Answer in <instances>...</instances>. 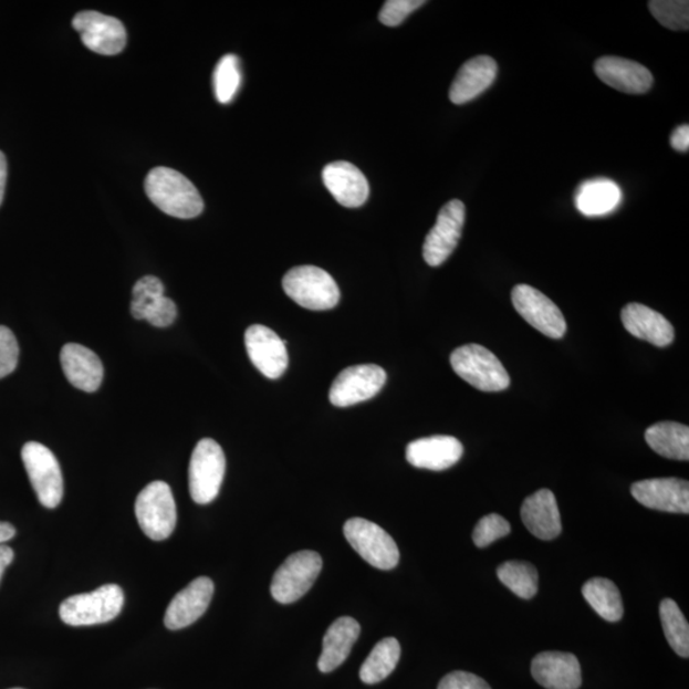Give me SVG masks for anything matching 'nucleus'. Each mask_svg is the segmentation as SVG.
<instances>
[{"label": "nucleus", "instance_id": "nucleus-11", "mask_svg": "<svg viewBox=\"0 0 689 689\" xmlns=\"http://www.w3.org/2000/svg\"><path fill=\"white\" fill-rule=\"evenodd\" d=\"M514 310L543 335L562 338L567 331L564 315L550 297L530 285H518L512 290Z\"/></svg>", "mask_w": 689, "mask_h": 689}, {"label": "nucleus", "instance_id": "nucleus-42", "mask_svg": "<svg viewBox=\"0 0 689 689\" xmlns=\"http://www.w3.org/2000/svg\"><path fill=\"white\" fill-rule=\"evenodd\" d=\"M7 182V160L2 152H0V205L3 202Z\"/></svg>", "mask_w": 689, "mask_h": 689}, {"label": "nucleus", "instance_id": "nucleus-44", "mask_svg": "<svg viewBox=\"0 0 689 689\" xmlns=\"http://www.w3.org/2000/svg\"><path fill=\"white\" fill-rule=\"evenodd\" d=\"M12 689H23V688H12Z\"/></svg>", "mask_w": 689, "mask_h": 689}, {"label": "nucleus", "instance_id": "nucleus-17", "mask_svg": "<svg viewBox=\"0 0 689 689\" xmlns=\"http://www.w3.org/2000/svg\"><path fill=\"white\" fill-rule=\"evenodd\" d=\"M531 674L546 689H578L583 685L580 661L574 654L541 653L531 664Z\"/></svg>", "mask_w": 689, "mask_h": 689}, {"label": "nucleus", "instance_id": "nucleus-12", "mask_svg": "<svg viewBox=\"0 0 689 689\" xmlns=\"http://www.w3.org/2000/svg\"><path fill=\"white\" fill-rule=\"evenodd\" d=\"M80 32L82 43L102 55H116L127 45V31L124 24L112 15L95 11L80 12L72 21Z\"/></svg>", "mask_w": 689, "mask_h": 689}, {"label": "nucleus", "instance_id": "nucleus-9", "mask_svg": "<svg viewBox=\"0 0 689 689\" xmlns=\"http://www.w3.org/2000/svg\"><path fill=\"white\" fill-rule=\"evenodd\" d=\"M22 461L39 502L46 509L58 508L62 502L64 484L54 453L44 445L29 442L22 448Z\"/></svg>", "mask_w": 689, "mask_h": 689}, {"label": "nucleus", "instance_id": "nucleus-27", "mask_svg": "<svg viewBox=\"0 0 689 689\" xmlns=\"http://www.w3.org/2000/svg\"><path fill=\"white\" fill-rule=\"evenodd\" d=\"M620 189L609 179H595L584 182L576 196V206L585 216L607 215L620 203Z\"/></svg>", "mask_w": 689, "mask_h": 689}, {"label": "nucleus", "instance_id": "nucleus-24", "mask_svg": "<svg viewBox=\"0 0 689 689\" xmlns=\"http://www.w3.org/2000/svg\"><path fill=\"white\" fill-rule=\"evenodd\" d=\"M498 65L493 58L479 55L461 66L450 90L451 102L462 105L483 94L493 85Z\"/></svg>", "mask_w": 689, "mask_h": 689}, {"label": "nucleus", "instance_id": "nucleus-15", "mask_svg": "<svg viewBox=\"0 0 689 689\" xmlns=\"http://www.w3.org/2000/svg\"><path fill=\"white\" fill-rule=\"evenodd\" d=\"M635 500L647 509L689 513V483L677 478H658L637 481L630 487Z\"/></svg>", "mask_w": 689, "mask_h": 689}, {"label": "nucleus", "instance_id": "nucleus-8", "mask_svg": "<svg viewBox=\"0 0 689 689\" xmlns=\"http://www.w3.org/2000/svg\"><path fill=\"white\" fill-rule=\"evenodd\" d=\"M322 557L317 552L301 551L290 555L273 575L271 595L280 604H292L311 591L321 574Z\"/></svg>", "mask_w": 689, "mask_h": 689}, {"label": "nucleus", "instance_id": "nucleus-40", "mask_svg": "<svg viewBox=\"0 0 689 689\" xmlns=\"http://www.w3.org/2000/svg\"><path fill=\"white\" fill-rule=\"evenodd\" d=\"M670 144L679 153H688L689 149V126L685 124V126L678 127L674 133H671Z\"/></svg>", "mask_w": 689, "mask_h": 689}, {"label": "nucleus", "instance_id": "nucleus-32", "mask_svg": "<svg viewBox=\"0 0 689 689\" xmlns=\"http://www.w3.org/2000/svg\"><path fill=\"white\" fill-rule=\"evenodd\" d=\"M240 83H242V72L236 55L228 54L222 56L213 72V91L216 98L221 104H229L236 97Z\"/></svg>", "mask_w": 689, "mask_h": 689}, {"label": "nucleus", "instance_id": "nucleus-3", "mask_svg": "<svg viewBox=\"0 0 689 689\" xmlns=\"http://www.w3.org/2000/svg\"><path fill=\"white\" fill-rule=\"evenodd\" d=\"M124 594L118 585H104L88 594L69 597L61 604L60 616L73 627L107 624L119 616Z\"/></svg>", "mask_w": 689, "mask_h": 689}, {"label": "nucleus", "instance_id": "nucleus-21", "mask_svg": "<svg viewBox=\"0 0 689 689\" xmlns=\"http://www.w3.org/2000/svg\"><path fill=\"white\" fill-rule=\"evenodd\" d=\"M64 376L81 392L95 393L102 386L104 367L98 356L88 347L66 344L61 352Z\"/></svg>", "mask_w": 689, "mask_h": 689}, {"label": "nucleus", "instance_id": "nucleus-23", "mask_svg": "<svg viewBox=\"0 0 689 689\" xmlns=\"http://www.w3.org/2000/svg\"><path fill=\"white\" fill-rule=\"evenodd\" d=\"M622 322L630 335L664 347L674 343L675 327L657 311L640 303H629L622 310Z\"/></svg>", "mask_w": 689, "mask_h": 689}, {"label": "nucleus", "instance_id": "nucleus-4", "mask_svg": "<svg viewBox=\"0 0 689 689\" xmlns=\"http://www.w3.org/2000/svg\"><path fill=\"white\" fill-rule=\"evenodd\" d=\"M282 288L295 303L310 311H330L340 302V289L328 272L315 265L290 270Z\"/></svg>", "mask_w": 689, "mask_h": 689}, {"label": "nucleus", "instance_id": "nucleus-20", "mask_svg": "<svg viewBox=\"0 0 689 689\" xmlns=\"http://www.w3.org/2000/svg\"><path fill=\"white\" fill-rule=\"evenodd\" d=\"M322 177L330 194L347 209H356L367 202L368 180L355 165L346 161L328 164Z\"/></svg>", "mask_w": 689, "mask_h": 689}, {"label": "nucleus", "instance_id": "nucleus-43", "mask_svg": "<svg viewBox=\"0 0 689 689\" xmlns=\"http://www.w3.org/2000/svg\"><path fill=\"white\" fill-rule=\"evenodd\" d=\"M15 535V529L8 522H0V544H4Z\"/></svg>", "mask_w": 689, "mask_h": 689}, {"label": "nucleus", "instance_id": "nucleus-30", "mask_svg": "<svg viewBox=\"0 0 689 689\" xmlns=\"http://www.w3.org/2000/svg\"><path fill=\"white\" fill-rule=\"evenodd\" d=\"M497 576L504 586L521 599L534 597L539 588V575L533 564L521 561H509L497 570Z\"/></svg>", "mask_w": 689, "mask_h": 689}, {"label": "nucleus", "instance_id": "nucleus-26", "mask_svg": "<svg viewBox=\"0 0 689 689\" xmlns=\"http://www.w3.org/2000/svg\"><path fill=\"white\" fill-rule=\"evenodd\" d=\"M645 439L651 450L662 458L689 460V428L675 421H662L646 430Z\"/></svg>", "mask_w": 689, "mask_h": 689}, {"label": "nucleus", "instance_id": "nucleus-41", "mask_svg": "<svg viewBox=\"0 0 689 689\" xmlns=\"http://www.w3.org/2000/svg\"><path fill=\"white\" fill-rule=\"evenodd\" d=\"M14 553L12 547L0 544V580H2L4 571L13 562Z\"/></svg>", "mask_w": 689, "mask_h": 689}, {"label": "nucleus", "instance_id": "nucleus-18", "mask_svg": "<svg viewBox=\"0 0 689 689\" xmlns=\"http://www.w3.org/2000/svg\"><path fill=\"white\" fill-rule=\"evenodd\" d=\"M595 73L608 86L625 94H645L654 83L653 74L646 66L625 58H601L595 63Z\"/></svg>", "mask_w": 689, "mask_h": 689}, {"label": "nucleus", "instance_id": "nucleus-13", "mask_svg": "<svg viewBox=\"0 0 689 689\" xmlns=\"http://www.w3.org/2000/svg\"><path fill=\"white\" fill-rule=\"evenodd\" d=\"M467 209L459 199L446 203L439 211L434 229L429 231L422 246V255L431 268L448 260L459 244Z\"/></svg>", "mask_w": 689, "mask_h": 689}, {"label": "nucleus", "instance_id": "nucleus-1", "mask_svg": "<svg viewBox=\"0 0 689 689\" xmlns=\"http://www.w3.org/2000/svg\"><path fill=\"white\" fill-rule=\"evenodd\" d=\"M146 195L165 213L178 219H195L203 211V199L194 182L170 168H155L145 181Z\"/></svg>", "mask_w": 689, "mask_h": 689}, {"label": "nucleus", "instance_id": "nucleus-5", "mask_svg": "<svg viewBox=\"0 0 689 689\" xmlns=\"http://www.w3.org/2000/svg\"><path fill=\"white\" fill-rule=\"evenodd\" d=\"M226 453L211 438L199 441L189 463V492L198 504H209L220 493L226 476Z\"/></svg>", "mask_w": 689, "mask_h": 689}, {"label": "nucleus", "instance_id": "nucleus-31", "mask_svg": "<svg viewBox=\"0 0 689 689\" xmlns=\"http://www.w3.org/2000/svg\"><path fill=\"white\" fill-rule=\"evenodd\" d=\"M660 619L664 634L679 657H689V626L678 604L671 599H664L660 604Z\"/></svg>", "mask_w": 689, "mask_h": 689}, {"label": "nucleus", "instance_id": "nucleus-37", "mask_svg": "<svg viewBox=\"0 0 689 689\" xmlns=\"http://www.w3.org/2000/svg\"><path fill=\"white\" fill-rule=\"evenodd\" d=\"M20 347L13 332L0 326V379L10 376L19 364Z\"/></svg>", "mask_w": 689, "mask_h": 689}, {"label": "nucleus", "instance_id": "nucleus-22", "mask_svg": "<svg viewBox=\"0 0 689 689\" xmlns=\"http://www.w3.org/2000/svg\"><path fill=\"white\" fill-rule=\"evenodd\" d=\"M521 519L530 533L542 541H553L562 533L558 503L550 489H541L526 498L521 508Z\"/></svg>", "mask_w": 689, "mask_h": 689}, {"label": "nucleus", "instance_id": "nucleus-10", "mask_svg": "<svg viewBox=\"0 0 689 689\" xmlns=\"http://www.w3.org/2000/svg\"><path fill=\"white\" fill-rule=\"evenodd\" d=\"M384 368L376 364H361L348 367L334 380L330 389V401L338 408H347L375 397L386 384Z\"/></svg>", "mask_w": 689, "mask_h": 689}, {"label": "nucleus", "instance_id": "nucleus-28", "mask_svg": "<svg viewBox=\"0 0 689 689\" xmlns=\"http://www.w3.org/2000/svg\"><path fill=\"white\" fill-rule=\"evenodd\" d=\"M583 595L593 609L608 622H618L624 617V601L619 588L608 578L588 580L583 586Z\"/></svg>", "mask_w": 689, "mask_h": 689}, {"label": "nucleus", "instance_id": "nucleus-2", "mask_svg": "<svg viewBox=\"0 0 689 689\" xmlns=\"http://www.w3.org/2000/svg\"><path fill=\"white\" fill-rule=\"evenodd\" d=\"M452 368L459 377L483 393H501L510 386L509 372L497 356L478 344L463 345L451 354Z\"/></svg>", "mask_w": 689, "mask_h": 689}, {"label": "nucleus", "instance_id": "nucleus-19", "mask_svg": "<svg viewBox=\"0 0 689 689\" xmlns=\"http://www.w3.org/2000/svg\"><path fill=\"white\" fill-rule=\"evenodd\" d=\"M463 447L458 438L434 436L417 439L406 447V460L418 469L442 471L462 458Z\"/></svg>", "mask_w": 689, "mask_h": 689}, {"label": "nucleus", "instance_id": "nucleus-29", "mask_svg": "<svg viewBox=\"0 0 689 689\" xmlns=\"http://www.w3.org/2000/svg\"><path fill=\"white\" fill-rule=\"evenodd\" d=\"M401 657V646L396 638L379 641L361 668V679L365 685H377L396 669Z\"/></svg>", "mask_w": 689, "mask_h": 689}, {"label": "nucleus", "instance_id": "nucleus-25", "mask_svg": "<svg viewBox=\"0 0 689 689\" xmlns=\"http://www.w3.org/2000/svg\"><path fill=\"white\" fill-rule=\"evenodd\" d=\"M359 635L361 625L351 617L338 618L330 626L323 637V650L319 659L322 674H330L345 662Z\"/></svg>", "mask_w": 689, "mask_h": 689}, {"label": "nucleus", "instance_id": "nucleus-33", "mask_svg": "<svg viewBox=\"0 0 689 689\" xmlns=\"http://www.w3.org/2000/svg\"><path fill=\"white\" fill-rule=\"evenodd\" d=\"M163 282L155 276H145L132 290L131 313L138 321H145L152 306L165 295Z\"/></svg>", "mask_w": 689, "mask_h": 689}, {"label": "nucleus", "instance_id": "nucleus-35", "mask_svg": "<svg viewBox=\"0 0 689 689\" xmlns=\"http://www.w3.org/2000/svg\"><path fill=\"white\" fill-rule=\"evenodd\" d=\"M510 533V522L500 514L491 513L478 522L474 534H472V541L478 547H487Z\"/></svg>", "mask_w": 689, "mask_h": 689}, {"label": "nucleus", "instance_id": "nucleus-6", "mask_svg": "<svg viewBox=\"0 0 689 689\" xmlns=\"http://www.w3.org/2000/svg\"><path fill=\"white\" fill-rule=\"evenodd\" d=\"M136 518L144 533L155 542L165 541L177 525V504L164 481H154L136 500Z\"/></svg>", "mask_w": 689, "mask_h": 689}, {"label": "nucleus", "instance_id": "nucleus-34", "mask_svg": "<svg viewBox=\"0 0 689 689\" xmlns=\"http://www.w3.org/2000/svg\"><path fill=\"white\" fill-rule=\"evenodd\" d=\"M650 11L664 28L674 31L689 29V3L687 0H654Z\"/></svg>", "mask_w": 689, "mask_h": 689}, {"label": "nucleus", "instance_id": "nucleus-39", "mask_svg": "<svg viewBox=\"0 0 689 689\" xmlns=\"http://www.w3.org/2000/svg\"><path fill=\"white\" fill-rule=\"evenodd\" d=\"M438 689H492L483 678L468 671H452L438 685Z\"/></svg>", "mask_w": 689, "mask_h": 689}, {"label": "nucleus", "instance_id": "nucleus-7", "mask_svg": "<svg viewBox=\"0 0 689 689\" xmlns=\"http://www.w3.org/2000/svg\"><path fill=\"white\" fill-rule=\"evenodd\" d=\"M344 535L361 557L382 571H389L400 561V552L393 536L384 529L361 518L346 521Z\"/></svg>", "mask_w": 689, "mask_h": 689}, {"label": "nucleus", "instance_id": "nucleus-14", "mask_svg": "<svg viewBox=\"0 0 689 689\" xmlns=\"http://www.w3.org/2000/svg\"><path fill=\"white\" fill-rule=\"evenodd\" d=\"M244 342L249 359L264 377L278 379L284 375L289 364L286 342L276 332L253 325L246 331Z\"/></svg>", "mask_w": 689, "mask_h": 689}, {"label": "nucleus", "instance_id": "nucleus-36", "mask_svg": "<svg viewBox=\"0 0 689 689\" xmlns=\"http://www.w3.org/2000/svg\"><path fill=\"white\" fill-rule=\"evenodd\" d=\"M425 4V0H388L382 7L379 21L386 24V27L396 28Z\"/></svg>", "mask_w": 689, "mask_h": 689}, {"label": "nucleus", "instance_id": "nucleus-38", "mask_svg": "<svg viewBox=\"0 0 689 689\" xmlns=\"http://www.w3.org/2000/svg\"><path fill=\"white\" fill-rule=\"evenodd\" d=\"M178 310L170 297L163 295L152 309L148 310L145 321L155 327H169L177 320Z\"/></svg>", "mask_w": 689, "mask_h": 689}, {"label": "nucleus", "instance_id": "nucleus-16", "mask_svg": "<svg viewBox=\"0 0 689 689\" xmlns=\"http://www.w3.org/2000/svg\"><path fill=\"white\" fill-rule=\"evenodd\" d=\"M215 586L209 577H198L182 588L169 604L165 613V626L178 630L194 625L210 607Z\"/></svg>", "mask_w": 689, "mask_h": 689}]
</instances>
